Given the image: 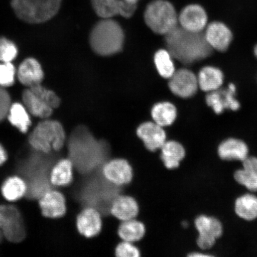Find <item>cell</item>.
<instances>
[{"label": "cell", "instance_id": "6da1fadb", "mask_svg": "<svg viewBox=\"0 0 257 257\" xmlns=\"http://www.w3.org/2000/svg\"><path fill=\"white\" fill-rule=\"evenodd\" d=\"M67 148L74 169L82 176L97 171L105 162L112 159L108 141L96 138L84 125H79L72 131Z\"/></svg>", "mask_w": 257, "mask_h": 257}, {"label": "cell", "instance_id": "7a4b0ae2", "mask_svg": "<svg viewBox=\"0 0 257 257\" xmlns=\"http://www.w3.org/2000/svg\"><path fill=\"white\" fill-rule=\"evenodd\" d=\"M82 176L75 192L76 199L82 208L94 207L101 212L103 217L110 216L112 202L123 193V187L109 182L102 175L101 169Z\"/></svg>", "mask_w": 257, "mask_h": 257}, {"label": "cell", "instance_id": "3957f363", "mask_svg": "<svg viewBox=\"0 0 257 257\" xmlns=\"http://www.w3.org/2000/svg\"><path fill=\"white\" fill-rule=\"evenodd\" d=\"M165 41L167 50L173 59L184 65L206 60L213 53L205 39L203 32H189L179 25L165 35Z\"/></svg>", "mask_w": 257, "mask_h": 257}, {"label": "cell", "instance_id": "277c9868", "mask_svg": "<svg viewBox=\"0 0 257 257\" xmlns=\"http://www.w3.org/2000/svg\"><path fill=\"white\" fill-rule=\"evenodd\" d=\"M52 154L39 152L32 153L21 161L19 170L27 185L26 195L32 200L40 199L50 190V173L53 167Z\"/></svg>", "mask_w": 257, "mask_h": 257}, {"label": "cell", "instance_id": "5b68a950", "mask_svg": "<svg viewBox=\"0 0 257 257\" xmlns=\"http://www.w3.org/2000/svg\"><path fill=\"white\" fill-rule=\"evenodd\" d=\"M124 41L123 29L112 19H102L92 28L89 37L92 50L101 56H110L120 52Z\"/></svg>", "mask_w": 257, "mask_h": 257}, {"label": "cell", "instance_id": "8992f818", "mask_svg": "<svg viewBox=\"0 0 257 257\" xmlns=\"http://www.w3.org/2000/svg\"><path fill=\"white\" fill-rule=\"evenodd\" d=\"M66 133L62 124L56 120L40 122L32 132L29 143L37 152L51 153L59 152L66 143Z\"/></svg>", "mask_w": 257, "mask_h": 257}, {"label": "cell", "instance_id": "52a82bcc", "mask_svg": "<svg viewBox=\"0 0 257 257\" xmlns=\"http://www.w3.org/2000/svg\"><path fill=\"white\" fill-rule=\"evenodd\" d=\"M144 21L154 33L166 35L178 24V14L175 8L168 0H153L147 6Z\"/></svg>", "mask_w": 257, "mask_h": 257}, {"label": "cell", "instance_id": "ba28073f", "mask_svg": "<svg viewBox=\"0 0 257 257\" xmlns=\"http://www.w3.org/2000/svg\"><path fill=\"white\" fill-rule=\"evenodd\" d=\"M62 0H12L11 5L18 17L27 23L41 24L55 16Z\"/></svg>", "mask_w": 257, "mask_h": 257}, {"label": "cell", "instance_id": "9c48e42d", "mask_svg": "<svg viewBox=\"0 0 257 257\" xmlns=\"http://www.w3.org/2000/svg\"><path fill=\"white\" fill-rule=\"evenodd\" d=\"M0 214L3 236L12 242L23 240L26 229L20 211L14 205H0Z\"/></svg>", "mask_w": 257, "mask_h": 257}, {"label": "cell", "instance_id": "30bf717a", "mask_svg": "<svg viewBox=\"0 0 257 257\" xmlns=\"http://www.w3.org/2000/svg\"><path fill=\"white\" fill-rule=\"evenodd\" d=\"M141 0H91L96 15L101 19H112L120 16L130 18L136 13Z\"/></svg>", "mask_w": 257, "mask_h": 257}, {"label": "cell", "instance_id": "8fae6325", "mask_svg": "<svg viewBox=\"0 0 257 257\" xmlns=\"http://www.w3.org/2000/svg\"><path fill=\"white\" fill-rule=\"evenodd\" d=\"M236 95V86L230 83L226 87L207 93L205 103L216 114H222L226 110L236 111L239 110L240 103Z\"/></svg>", "mask_w": 257, "mask_h": 257}, {"label": "cell", "instance_id": "7c38bea8", "mask_svg": "<svg viewBox=\"0 0 257 257\" xmlns=\"http://www.w3.org/2000/svg\"><path fill=\"white\" fill-rule=\"evenodd\" d=\"M101 171L104 178L118 187L130 185L134 178V169L128 160L112 158L102 166Z\"/></svg>", "mask_w": 257, "mask_h": 257}, {"label": "cell", "instance_id": "4fadbf2b", "mask_svg": "<svg viewBox=\"0 0 257 257\" xmlns=\"http://www.w3.org/2000/svg\"><path fill=\"white\" fill-rule=\"evenodd\" d=\"M169 87L173 94L184 99L192 97L200 89L197 75L187 68L176 70L169 79Z\"/></svg>", "mask_w": 257, "mask_h": 257}, {"label": "cell", "instance_id": "5bb4252c", "mask_svg": "<svg viewBox=\"0 0 257 257\" xmlns=\"http://www.w3.org/2000/svg\"><path fill=\"white\" fill-rule=\"evenodd\" d=\"M203 34L208 46L217 52H226L233 40L232 31L229 26L221 21L209 22Z\"/></svg>", "mask_w": 257, "mask_h": 257}, {"label": "cell", "instance_id": "9a60e30c", "mask_svg": "<svg viewBox=\"0 0 257 257\" xmlns=\"http://www.w3.org/2000/svg\"><path fill=\"white\" fill-rule=\"evenodd\" d=\"M208 23L206 10L200 5L186 6L178 14L179 27L189 32L202 33Z\"/></svg>", "mask_w": 257, "mask_h": 257}, {"label": "cell", "instance_id": "2e32d148", "mask_svg": "<svg viewBox=\"0 0 257 257\" xmlns=\"http://www.w3.org/2000/svg\"><path fill=\"white\" fill-rule=\"evenodd\" d=\"M102 215L97 209L86 207L81 209L76 217V226L79 233L86 238L98 236L102 227Z\"/></svg>", "mask_w": 257, "mask_h": 257}, {"label": "cell", "instance_id": "e0dca14e", "mask_svg": "<svg viewBox=\"0 0 257 257\" xmlns=\"http://www.w3.org/2000/svg\"><path fill=\"white\" fill-rule=\"evenodd\" d=\"M137 136L149 152H158L168 140V136L163 127L154 121H146L138 126Z\"/></svg>", "mask_w": 257, "mask_h": 257}, {"label": "cell", "instance_id": "ac0fdd59", "mask_svg": "<svg viewBox=\"0 0 257 257\" xmlns=\"http://www.w3.org/2000/svg\"><path fill=\"white\" fill-rule=\"evenodd\" d=\"M139 213L140 205L136 199L123 193L114 199L110 208V214L120 222L137 218Z\"/></svg>", "mask_w": 257, "mask_h": 257}, {"label": "cell", "instance_id": "d6986e66", "mask_svg": "<svg viewBox=\"0 0 257 257\" xmlns=\"http://www.w3.org/2000/svg\"><path fill=\"white\" fill-rule=\"evenodd\" d=\"M42 213L48 218H60L67 211L66 200L62 193L52 190L47 191L39 199Z\"/></svg>", "mask_w": 257, "mask_h": 257}, {"label": "cell", "instance_id": "ffe728a7", "mask_svg": "<svg viewBox=\"0 0 257 257\" xmlns=\"http://www.w3.org/2000/svg\"><path fill=\"white\" fill-rule=\"evenodd\" d=\"M160 159L169 170H175L181 166L185 159L186 151L182 144L176 140H167L159 150Z\"/></svg>", "mask_w": 257, "mask_h": 257}, {"label": "cell", "instance_id": "44dd1931", "mask_svg": "<svg viewBox=\"0 0 257 257\" xmlns=\"http://www.w3.org/2000/svg\"><path fill=\"white\" fill-rule=\"evenodd\" d=\"M217 153L221 160L242 162L249 156V148L243 140L236 138H229L219 144Z\"/></svg>", "mask_w": 257, "mask_h": 257}, {"label": "cell", "instance_id": "7402d4cb", "mask_svg": "<svg viewBox=\"0 0 257 257\" xmlns=\"http://www.w3.org/2000/svg\"><path fill=\"white\" fill-rule=\"evenodd\" d=\"M197 75L199 89L206 94L223 87L224 73L216 66H204L199 70Z\"/></svg>", "mask_w": 257, "mask_h": 257}, {"label": "cell", "instance_id": "603a6c76", "mask_svg": "<svg viewBox=\"0 0 257 257\" xmlns=\"http://www.w3.org/2000/svg\"><path fill=\"white\" fill-rule=\"evenodd\" d=\"M44 76L40 63L32 58L25 60L19 66L18 72L19 81L28 88L41 84Z\"/></svg>", "mask_w": 257, "mask_h": 257}, {"label": "cell", "instance_id": "cb8c5ba5", "mask_svg": "<svg viewBox=\"0 0 257 257\" xmlns=\"http://www.w3.org/2000/svg\"><path fill=\"white\" fill-rule=\"evenodd\" d=\"M117 233L121 240L136 244L146 235V226L137 218L121 221L118 227Z\"/></svg>", "mask_w": 257, "mask_h": 257}, {"label": "cell", "instance_id": "d4e9b609", "mask_svg": "<svg viewBox=\"0 0 257 257\" xmlns=\"http://www.w3.org/2000/svg\"><path fill=\"white\" fill-rule=\"evenodd\" d=\"M194 225L199 236L219 239L223 233L222 223L217 218L201 214L196 217Z\"/></svg>", "mask_w": 257, "mask_h": 257}, {"label": "cell", "instance_id": "484cf974", "mask_svg": "<svg viewBox=\"0 0 257 257\" xmlns=\"http://www.w3.org/2000/svg\"><path fill=\"white\" fill-rule=\"evenodd\" d=\"M73 163L69 158L60 160L51 169V184L57 186H66L71 184L73 179Z\"/></svg>", "mask_w": 257, "mask_h": 257}, {"label": "cell", "instance_id": "4316f807", "mask_svg": "<svg viewBox=\"0 0 257 257\" xmlns=\"http://www.w3.org/2000/svg\"><path fill=\"white\" fill-rule=\"evenodd\" d=\"M234 210L239 218L246 221L257 218V197L252 194L240 195L234 202Z\"/></svg>", "mask_w": 257, "mask_h": 257}, {"label": "cell", "instance_id": "83f0119b", "mask_svg": "<svg viewBox=\"0 0 257 257\" xmlns=\"http://www.w3.org/2000/svg\"><path fill=\"white\" fill-rule=\"evenodd\" d=\"M22 100L26 108L35 117L47 118L53 113V109L35 95L30 88L24 91Z\"/></svg>", "mask_w": 257, "mask_h": 257}, {"label": "cell", "instance_id": "f1b7e54d", "mask_svg": "<svg viewBox=\"0 0 257 257\" xmlns=\"http://www.w3.org/2000/svg\"><path fill=\"white\" fill-rule=\"evenodd\" d=\"M178 111L174 105L169 102H162L154 105L152 110L153 121L160 126L165 127L175 123Z\"/></svg>", "mask_w": 257, "mask_h": 257}, {"label": "cell", "instance_id": "f546056e", "mask_svg": "<svg viewBox=\"0 0 257 257\" xmlns=\"http://www.w3.org/2000/svg\"><path fill=\"white\" fill-rule=\"evenodd\" d=\"M27 185L23 179L13 176L6 179L3 184L2 192L6 200L15 201L27 194Z\"/></svg>", "mask_w": 257, "mask_h": 257}, {"label": "cell", "instance_id": "4dcf8cb0", "mask_svg": "<svg viewBox=\"0 0 257 257\" xmlns=\"http://www.w3.org/2000/svg\"><path fill=\"white\" fill-rule=\"evenodd\" d=\"M28 110L20 103L12 104L8 112L9 120L22 133H26L31 126V121Z\"/></svg>", "mask_w": 257, "mask_h": 257}, {"label": "cell", "instance_id": "1f68e13d", "mask_svg": "<svg viewBox=\"0 0 257 257\" xmlns=\"http://www.w3.org/2000/svg\"><path fill=\"white\" fill-rule=\"evenodd\" d=\"M173 58L168 50L157 51L154 56V63L160 75L164 78L170 79L176 71Z\"/></svg>", "mask_w": 257, "mask_h": 257}, {"label": "cell", "instance_id": "d6a6232c", "mask_svg": "<svg viewBox=\"0 0 257 257\" xmlns=\"http://www.w3.org/2000/svg\"><path fill=\"white\" fill-rule=\"evenodd\" d=\"M30 88L38 97L42 99L50 107L54 109L59 107L60 99L53 91L44 87L41 84L32 86Z\"/></svg>", "mask_w": 257, "mask_h": 257}, {"label": "cell", "instance_id": "836d02e7", "mask_svg": "<svg viewBox=\"0 0 257 257\" xmlns=\"http://www.w3.org/2000/svg\"><path fill=\"white\" fill-rule=\"evenodd\" d=\"M233 176L237 184L244 186L250 192H257L256 174L246 171L242 168L237 170Z\"/></svg>", "mask_w": 257, "mask_h": 257}, {"label": "cell", "instance_id": "e575fe53", "mask_svg": "<svg viewBox=\"0 0 257 257\" xmlns=\"http://www.w3.org/2000/svg\"><path fill=\"white\" fill-rule=\"evenodd\" d=\"M18 53V48L14 43L6 38H0V62H12Z\"/></svg>", "mask_w": 257, "mask_h": 257}, {"label": "cell", "instance_id": "d590c367", "mask_svg": "<svg viewBox=\"0 0 257 257\" xmlns=\"http://www.w3.org/2000/svg\"><path fill=\"white\" fill-rule=\"evenodd\" d=\"M115 256L116 257H140L141 250L136 244L121 240L115 246Z\"/></svg>", "mask_w": 257, "mask_h": 257}, {"label": "cell", "instance_id": "8d00e7d4", "mask_svg": "<svg viewBox=\"0 0 257 257\" xmlns=\"http://www.w3.org/2000/svg\"><path fill=\"white\" fill-rule=\"evenodd\" d=\"M15 68L11 62L0 64V86L8 87L14 85Z\"/></svg>", "mask_w": 257, "mask_h": 257}, {"label": "cell", "instance_id": "74e56055", "mask_svg": "<svg viewBox=\"0 0 257 257\" xmlns=\"http://www.w3.org/2000/svg\"><path fill=\"white\" fill-rule=\"evenodd\" d=\"M11 105L9 93L4 87L0 86V121L7 116Z\"/></svg>", "mask_w": 257, "mask_h": 257}, {"label": "cell", "instance_id": "f35d334b", "mask_svg": "<svg viewBox=\"0 0 257 257\" xmlns=\"http://www.w3.org/2000/svg\"><path fill=\"white\" fill-rule=\"evenodd\" d=\"M242 168L257 175V157L255 156L246 157L242 162Z\"/></svg>", "mask_w": 257, "mask_h": 257}, {"label": "cell", "instance_id": "ab89813d", "mask_svg": "<svg viewBox=\"0 0 257 257\" xmlns=\"http://www.w3.org/2000/svg\"><path fill=\"white\" fill-rule=\"evenodd\" d=\"M8 159L7 153H6L4 147L0 144V166L5 163Z\"/></svg>", "mask_w": 257, "mask_h": 257}, {"label": "cell", "instance_id": "60d3db41", "mask_svg": "<svg viewBox=\"0 0 257 257\" xmlns=\"http://www.w3.org/2000/svg\"><path fill=\"white\" fill-rule=\"evenodd\" d=\"M188 256L189 257H209L213 255L203 252H192L191 253H189Z\"/></svg>", "mask_w": 257, "mask_h": 257}, {"label": "cell", "instance_id": "b9f144b4", "mask_svg": "<svg viewBox=\"0 0 257 257\" xmlns=\"http://www.w3.org/2000/svg\"><path fill=\"white\" fill-rule=\"evenodd\" d=\"M3 237V234L2 230V221H1V214H0V242H1Z\"/></svg>", "mask_w": 257, "mask_h": 257}, {"label": "cell", "instance_id": "7bdbcfd3", "mask_svg": "<svg viewBox=\"0 0 257 257\" xmlns=\"http://www.w3.org/2000/svg\"><path fill=\"white\" fill-rule=\"evenodd\" d=\"M253 54H254V56L257 59V44L255 45L254 48H253Z\"/></svg>", "mask_w": 257, "mask_h": 257}]
</instances>
